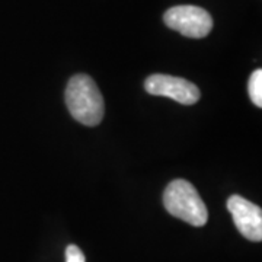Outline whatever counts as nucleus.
Instances as JSON below:
<instances>
[{
	"label": "nucleus",
	"instance_id": "nucleus-4",
	"mask_svg": "<svg viewBox=\"0 0 262 262\" xmlns=\"http://www.w3.org/2000/svg\"><path fill=\"white\" fill-rule=\"evenodd\" d=\"M144 89L150 95L166 96L184 105H192L200 99V89L187 79L169 75H151L144 82Z\"/></svg>",
	"mask_w": 262,
	"mask_h": 262
},
{
	"label": "nucleus",
	"instance_id": "nucleus-3",
	"mask_svg": "<svg viewBox=\"0 0 262 262\" xmlns=\"http://www.w3.org/2000/svg\"><path fill=\"white\" fill-rule=\"evenodd\" d=\"M169 28L188 38H204L213 29V18L203 8L182 5L175 6L163 15Z\"/></svg>",
	"mask_w": 262,
	"mask_h": 262
},
{
	"label": "nucleus",
	"instance_id": "nucleus-5",
	"mask_svg": "<svg viewBox=\"0 0 262 262\" xmlns=\"http://www.w3.org/2000/svg\"><path fill=\"white\" fill-rule=\"evenodd\" d=\"M227 210L230 211L237 230L252 242L262 241V210L261 207L245 200L241 195H232L227 200Z\"/></svg>",
	"mask_w": 262,
	"mask_h": 262
},
{
	"label": "nucleus",
	"instance_id": "nucleus-1",
	"mask_svg": "<svg viewBox=\"0 0 262 262\" xmlns=\"http://www.w3.org/2000/svg\"><path fill=\"white\" fill-rule=\"evenodd\" d=\"M66 105L76 121L94 127L102 121L103 98L94 79L88 75H75L66 88Z\"/></svg>",
	"mask_w": 262,
	"mask_h": 262
},
{
	"label": "nucleus",
	"instance_id": "nucleus-7",
	"mask_svg": "<svg viewBox=\"0 0 262 262\" xmlns=\"http://www.w3.org/2000/svg\"><path fill=\"white\" fill-rule=\"evenodd\" d=\"M66 262H86L83 252L80 251L79 246L69 245L66 248Z\"/></svg>",
	"mask_w": 262,
	"mask_h": 262
},
{
	"label": "nucleus",
	"instance_id": "nucleus-2",
	"mask_svg": "<svg viewBox=\"0 0 262 262\" xmlns=\"http://www.w3.org/2000/svg\"><path fill=\"white\" fill-rule=\"evenodd\" d=\"M163 204L169 214L189 225L201 227L207 223L208 211L195 187L185 179H175L163 192Z\"/></svg>",
	"mask_w": 262,
	"mask_h": 262
},
{
	"label": "nucleus",
	"instance_id": "nucleus-6",
	"mask_svg": "<svg viewBox=\"0 0 262 262\" xmlns=\"http://www.w3.org/2000/svg\"><path fill=\"white\" fill-rule=\"evenodd\" d=\"M248 92L256 106H262V70L256 69L251 75L249 83H248Z\"/></svg>",
	"mask_w": 262,
	"mask_h": 262
}]
</instances>
